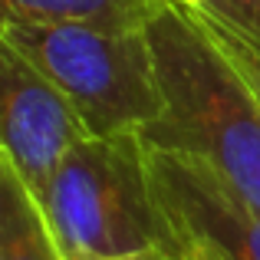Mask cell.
Returning a JSON list of instances; mask_svg holds the SVG:
<instances>
[{
	"label": "cell",
	"instance_id": "obj_6",
	"mask_svg": "<svg viewBox=\"0 0 260 260\" xmlns=\"http://www.w3.org/2000/svg\"><path fill=\"white\" fill-rule=\"evenodd\" d=\"M0 260H70L59 247L43 204L0 158Z\"/></svg>",
	"mask_w": 260,
	"mask_h": 260
},
{
	"label": "cell",
	"instance_id": "obj_7",
	"mask_svg": "<svg viewBox=\"0 0 260 260\" xmlns=\"http://www.w3.org/2000/svg\"><path fill=\"white\" fill-rule=\"evenodd\" d=\"M165 0H0V20L20 23H95L148 26Z\"/></svg>",
	"mask_w": 260,
	"mask_h": 260
},
{
	"label": "cell",
	"instance_id": "obj_5",
	"mask_svg": "<svg viewBox=\"0 0 260 260\" xmlns=\"http://www.w3.org/2000/svg\"><path fill=\"white\" fill-rule=\"evenodd\" d=\"M86 135L89 128L73 102L17 46L0 40V158L37 201L46 194L70 148Z\"/></svg>",
	"mask_w": 260,
	"mask_h": 260
},
{
	"label": "cell",
	"instance_id": "obj_12",
	"mask_svg": "<svg viewBox=\"0 0 260 260\" xmlns=\"http://www.w3.org/2000/svg\"><path fill=\"white\" fill-rule=\"evenodd\" d=\"M178 260H184V257H178Z\"/></svg>",
	"mask_w": 260,
	"mask_h": 260
},
{
	"label": "cell",
	"instance_id": "obj_11",
	"mask_svg": "<svg viewBox=\"0 0 260 260\" xmlns=\"http://www.w3.org/2000/svg\"><path fill=\"white\" fill-rule=\"evenodd\" d=\"M188 4H198V0H188Z\"/></svg>",
	"mask_w": 260,
	"mask_h": 260
},
{
	"label": "cell",
	"instance_id": "obj_3",
	"mask_svg": "<svg viewBox=\"0 0 260 260\" xmlns=\"http://www.w3.org/2000/svg\"><path fill=\"white\" fill-rule=\"evenodd\" d=\"M40 204L66 257H109L155 247L175 254L172 228L148 172L145 142L135 132L79 139Z\"/></svg>",
	"mask_w": 260,
	"mask_h": 260
},
{
	"label": "cell",
	"instance_id": "obj_1",
	"mask_svg": "<svg viewBox=\"0 0 260 260\" xmlns=\"http://www.w3.org/2000/svg\"><path fill=\"white\" fill-rule=\"evenodd\" d=\"M145 33L165 112L142 132V142L194 155L260 204V102L254 89L188 0H165Z\"/></svg>",
	"mask_w": 260,
	"mask_h": 260
},
{
	"label": "cell",
	"instance_id": "obj_10",
	"mask_svg": "<svg viewBox=\"0 0 260 260\" xmlns=\"http://www.w3.org/2000/svg\"><path fill=\"white\" fill-rule=\"evenodd\" d=\"M70 260H178L175 254L155 247V250H132V254H109V257H70Z\"/></svg>",
	"mask_w": 260,
	"mask_h": 260
},
{
	"label": "cell",
	"instance_id": "obj_8",
	"mask_svg": "<svg viewBox=\"0 0 260 260\" xmlns=\"http://www.w3.org/2000/svg\"><path fill=\"white\" fill-rule=\"evenodd\" d=\"M194 10H198V7H194ZM198 13H201L208 33L217 40V46L224 50V56H228L231 63H234V70L247 79V86L254 89V95H257V102H260V46H254L250 40H244V37H237L234 30H228L224 23H217V20L208 17L204 10H198Z\"/></svg>",
	"mask_w": 260,
	"mask_h": 260
},
{
	"label": "cell",
	"instance_id": "obj_4",
	"mask_svg": "<svg viewBox=\"0 0 260 260\" xmlns=\"http://www.w3.org/2000/svg\"><path fill=\"white\" fill-rule=\"evenodd\" d=\"M161 214L184 260H260V204L201 158L148 145Z\"/></svg>",
	"mask_w": 260,
	"mask_h": 260
},
{
	"label": "cell",
	"instance_id": "obj_2",
	"mask_svg": "<svg viewBox=\"0 0 260 260\" xmlns=\"http://www.w3.org/2000/svg\"><path fill=\"white\" fill-rule=\"evenodd\" d=\"M0 40L73 102L89 135H142L165 112L145 26L0 20Z\"/></svg>",
	"mask_w": 260,
	"mask_h": 260
},
{
	"label": "cell",
	"instance_id": "obj_9",
	"mask_svg": "<svg viewBox=\"0 0 260 260\" xmlns=\"http://www.w3.org/2000/svg\"><path fill=\"white\" fill-rule=\"evenodd\" d=\"M194 7L234 30L237 37L260 46V0H198Z\"/></svg>",
	"mask_w": 260,
	"mask_h": 260
}]
</instances>
